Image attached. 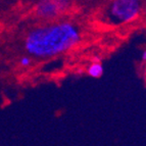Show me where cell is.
Returning a JSON list of instances; mask_svg holds the SVG:
<instances>
[{"mask_svg": "<svg viewBox=\"0 0 146 146\" xmlns=\"http://www.w3.org/2000/svg\"><path fill=\"white\" fill-rule=\"evenodd\" d=\"M81 39L78 26L71 22H56L32 29L25 39V49L31 56L49 58L73 49Z\"/></svg>", "mask_w": 146, "mask_h": 146, "instance_id": "1", "label": "cell"}, {"mask_svg": "<svg viewBox=\"0 0 146 146\" xmlns=\"http://www.w3.org/2000/svg\"><path fill=\"white\" fill-rule=\"evenodd\" d=\"M142 10V0H113L107 9V17L113 24L135 21Z\"/></svg>", "mask_w": 146, "mask_h": 146, "instance_id": "2", "label": "cell"}, {"mask_svg": "<svg viewBox=\"0 0 146 146\" xmlns=\"http://www.w3.org/2000/svg\"><path fill=\"white\" fill-rule=\"evenodd\" d=\"M68 0H41L35 7V15L41 20H53L68 9Z\"/></svg>", "mask_w": 146, "mask_h": 146, "instance_id": "3", "label": "cell"}, {"mask_svg": "<svg viewBox=\"0 0 146 146\" xmlns=\"http://www.w3.org/2000/svg\"><path fill=\"white\" fill-rule=\"evenodd\" d=\"M88 74L92 78H100L103 74V66L100 62H93L88 68Z\"/></svg>", "mask_w": 146, "mask_h": 146, "instance_id": "4", "label": "cell"}, {"mask_svg": "<svg viewBox=\"0 0 146 146\" xmlns=\"http://www.w3.org/2000/svg\"><path fill=\"white\" fill-rule=\"evenodd\" d=\"M31 64V58L29 56H24L21 58V66H29Z\"/></svg>", "mask_w": 146, "mask_h": 146, "instance_id": "5", "label": "cell"}, {"mask_svg": "<svg viewBox=\"0 0 146 146\" xmlns=\"http://www.w3.org/2000/svg\"><path fill=\"white\" fill-rule=\"evenodd\" d=\"M142 60H146V51H143V53H142Z\"/></svg>", "mask_w": 146, "mask_h": 146, "instance_id": "6", "label": "cell"}]
</instances>
